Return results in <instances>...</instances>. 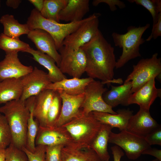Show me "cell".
Wrapping results in <instances>:
<instances>
[{
    "label": "cell",
    "instance_id": "6da1fadb",
    "mask_svg": "<svg viewBox=\"0 0 161 161\" xmlns=\"http://www.w3.org/2000/svg\"><path fill=\"white\" fill-rule=\"evenodd\" d=\"M80 48L86 57L85 72L88 77L101 80L103 85L114 83L116 63L114 48L100 31Z\"/></svg>",
    "mask_w": 161,
    "mask_h": 161
},
{
    "label": "cell",
    "instance_id": "7a4b0ae2",
    "mask_svg": "<svg viewBox=\"0 0 161 161\" xmlns=\"http://www.w3.org/2000/svg\"><path fill=\"white\" fill-rule=\"evenodd\" d=\"M10 131L11 143L22 149L26 147L28 120L30 112L25 101L20 99L8 102L0 107Z\"/></svg>",
    "mask_w": 161,
    "mask_h": 161
},
{
    "label": "cell",
    "instance_id": "3957f363",
    "mask_svg": "<svg viewBox=\"0 0 161 161\" xmlns=\"http://www.w3.org/2000/svg\"><path fill=\"white\" fill-rule=\"evenodd\" d=\"M150 27L148 23L142 27L130 26L127 28V32L125 34L112 33L115 46L122 49L121 55L116 61V69L120 68L130 60L141 56L140 47L145 41L142 37Z\"/></svg>",
    "mask_w": 161,
    "mask_h": 161
},
{
    "label": "cell",
    "instance_id": "277c9868",
    "mask_svg": "<svg viewBox=\"0 0 161 161\" xmlns=\"http://www.w3.org/2000/svg\"><path fill=\"white\" fill-rule=\"evenodd\" d=\"M103 125L92 112L74 118L61 126L69 134L75 148H81L90 147Z\"/></svg>",
    "mask_w": 161,
    "mask_h": 161
},
{
    "label": "cell",
    "instance_id": "5b68a950",
    "mask_svg": "<svg viewBox=\"0 0 161 161\" xmlns=\"http://www.w3.org/2000/svg\"><path fill=\"white\" fill-rule=\"evenodd\" d=\"M88 17L78 21L61 24L43 17L35 8L33 9L26 24L30 30L38 29L48 32L53 38L58 50L62 46L64 39L77 30Z\"/></svg>",
    "mask_w": 161,
    "mask_h": 161
},
{
    "label": "cell",
    "instance_id": "8992f818",
    "mask_svg": "<svg viewBox=\"0 0 161 161\" xmlns=\"http://www.w3.org/2000/svg\"><path fill=\"white\" fill-rule=\"evenodd\" d=\"M158 53L154 54L151 58H142L133 66V70L124 82L131 81L132 93L136 92L152 78L160 75L161 59Z\"/></svg>",
    "mask_w": 161,
    "mask_h": 161
},
{
    "label": "cell",
    "instance_id": "52a82bcc",
    "mask_svg": "<svg viewBox=\"0 0 161 161\" xmlns=\"http://www.w3.org/2000/svg\"><path fill=\"white\" fill-rule=\"evenodd\" d=\"M109 143L123 149L128 158L132 160L138 159L144 150L151 147L146 142L144 137L127 130L122 131L118 133L111 131L109 135Z\"/></svg>",
    "mask_w": 161,
    "mask_h": 161
},
{
    "label": "cell",
    "instance_id": "ba28073f",
    "mask_svg": "<svg viewBox=\"0 0 161 161\" xmlns=\"http://www.w3.org/2000/svg\"><path fill=\"white\" fill-rule=\"evenodd\" d=\"M104 85L101 81L94 79L86 86L84 99L81 107L82 114H87L94 111L117 114L103 99V94L108 90Z\"/></svg>",
    "mask_w": 161,
    "mask_h": 161
},
{
    "label": "cell",
    "instance_id": "9c48e42d",
    "mask_svg": "<svg viewBox=\"0 0 161 161\" xmlns=\"http://www.w3.org/2000/svg\"><path fill=\"white\" fill-rule=\"evenodd\" d=\"M58 51L60 56L59 68L61 72L72 78H80L85 72L86 64L83 50L80 48L74 50L62 46Z\"/></svg>",
    "mask_w": 161,
    "mask_h": 161
},
{
    "label": "cell",
    "instance_id": "30bf717a",
    "mask_svg": "<svg viewBox=\"0 0 161 161\" xmlns=\"http://www.w3.org/2000/svg\"><path fill=\"white\" fill-rule=\"evenodd\" d=\"M100 16L99 13L89 16L86 21L66 38L62 46L77 50L89 42L99 30V19Z\"/></svg>",
    "mask_w": 161,
    "mask_h": 161
},
{
    "label": "cell",
    "instance_id": "8fae6325",
    "mask_svg": "<svg viewBox=\"0 0 161 161\" xmlns=\"http://www.w3.org/2000/svg\"><path fill=\"white\" fill-rule=\"evenodd\" d=\"M21 78L23 91L20 99L24 101L37 95L52 83L48 73L36 66L32 72Z\"/></svg>",
    "mask_w": 161,
    "mask_h": 161
},
{
    "label": "cell",
    "instance_id": "7c38bea8",
    "mask_svg": "<svg viewBox=\"0 0 161 161\" xmlns=\"http://www.w3.org/2000/svg\"><path fill=\"white\" fill-rule=\"evenodd\" d=\"M35 145H63L75 147L69 134L64 127L39 126L35 140Z\"/></svg>",
    "mask_w": 161,
    "mask_h": 161
},
{
    "label": "cell",
    "instance_id": "4fadbf2b",
    "mask_svg": "<svg viewBox=\"0 0 161 161\" xmlns=\"http://www.w3.org/2000/svg\"><path fill=\"white\" fill-rule=\"evenodd\" d=\"M58 91L62 99V105L60 116L54 126H61L82 114L81 107L84 99V93L72 95L61 90Z\"/></svg>",
    "mask_w": 161,
    "mask_h": 161
},
{
    "label": "cell",
    "instance_id": "5bb4252c",
    "mask_svg": "<svg viewBox=\"0 0 161 161\" xmlns=\"http://www.w3.org/2000/svg\"><path fill=\"white\" fill-rule=\"evenodd\" d=\"M33 69L32 66H25L21 63L18 52L6 53L4 58L0 61V81L8 78H21Z\"/></svg>",
    "mask_w": 161,
    "mask_h": 161
},
{
    "label": "cell",
    "instance_id": "9a60e30c",
    "mask_svg": "<svg viewBox=\"0 0 161 161\" xmlns=\"http://www.w3.org/2000/svg\"><path fill=\"white\" fill-rule=\"evenodd\" d=\"M27 36L34 43L37 50L52 58L59 67L60 55L56 49L55 41L50 34L44 30L37 29L30 30Z\"/></svg>",
    "mask_w": 161,
    "mask_h": 161
},
{
    "label": "cell",
    "instance_id": "2e32d148",
    "mask_svg": "<svg viewBox=\"0 0 161 161\" xmlns=\"http://www.w3.org/2000/svg\"><path fill=\"white\" fill-rule=\"evenodd\" d=\"M159 125L151 116L149 110L140 107L137 113L130 118L126 130L145 137Z\"/></svg>",
    "mask_w": 161,
    "mask_h": 161
},
{
    "label": "cell",
    "instance_id": "e0dca14e",
    "mask_svg": "<svg viewBox=\"0 0 161 161\" xmlns=\"http://www.w3.org/2000/svg\"><path fill=\"white\" fill-rule=\"evenodd\" d=\"M155 80V78L151 79L133 93L128 99V106L136 104L140 108L149 110L156 98L161 96V89L156 87Z\"/></svg>",
    "mask_w": 161,
    "mask_h": 161
},
{
    "label": "cell",
    "instance_id": "ac0fdd59",
    "mask_svg": "<svg viewBox=\"0 0 161 161\" xmlns=\"http://www.w3.org/2000/svg\"><path fill=\"white\" fill-rule=\"evenodd\" d=\"M55 91L46 89L34 97L32 114L39 126L47 127V114Z\"/></svg>",
    "mask_w": 161,
    "mask_h": 161
},
{
    "label": "cell",
    "instance_id": "d6986e66",
    "mask_svg": "<svg viewBox=\"0 0 161 161\" xmlns=\"http://www.w3.org/2000/svg\"><path fill=\"white\" fill-rule=\"evenodd\" d=\"M112 114L108 112L94 111L92 112L95 118L103 124L116 127L120 131L126 130L128 124L133 111L129 109H120Z\"/></svg>",
    "mask_w": 161,
    "mask_h": 161
},
{
    "label": "cell",
    "instance_id": "ffe728a7",
    "mask_svg": "<svg viewBox=\"0 0 161 161\" xmlns=\"http://www.w3.org/2000/svg\"><path fill=\"white\" fill-rule=\"evenodd\" d=\"M89 0H68L66 6L60 12L59 20L73 22L82 20L89 11Z\"/></svg>",
    "mask_w": 161,
    "mask_h": 161
},
{
    "label": "cell",
    "instance_id": "44dd1931",
    "mask_svg": "<svg viewBox=\"0 0 161 161\" xmlns=\"http://www.w3.org/2000/svg\"><path fill=\"white\" fill-rule=\"evenodd\" d=\"M94 79L89 77L82 78H66L58 82L51 83L46 89L61 90L68 95H76L84 93L86 86Z\"/></svg>",
    "mask_w": 161,
    "mask_h": 161
},
{
    "label": "cell",
    "instance_id": "7402d4cb",
    "mask_svg": "<svg viewBox=\"0 0 161 161\" xmlns=\"http://www.w3.org/2000/svg\"><path fill=\"white\" fill-rule=\"evenodd\" d=\"M111 86V89L107 90L103 95L106 103L112 108L119 105L127 106L128 99L133 93L131 81L124 82L123 84L118 86Z\"/></svg>",
    "mask_w": 161,
    "mask_h": 161
},
{
    "label": "cell",
    "instance_id": "603a6c76",
    "mask_svg": "<svg viewBox=\"0 0 161 161\" xmlns=\"http://www.w3.org/2000/svg\"><path fill=\"white\" fill-rule=\"evenodd\" d=\"M24 52L31 54L35 61L47 69L48 75L52 83L58 82L67 78L56 64L54 60L49 55L30 47Z\"/></svg>",
    "mask_w": 161,
    "mask_h": 161
},
{
    "label": "cell",
    "instance_id": "cb8c5ba5",
    "mask_svg": "<svg viewBox=\"0 0 161 161\" xmlns=\"http://www.w3.org/2000/svg\"><path fill=\"white\" fill-rule=\"evenodd\" d=\"M21 78H8L0 82V104L20 99L22 93Z\"/></svg>",
    "mask_w": 161,
    "mask_h": 161
},
{
    "label": "cell",
    "instance_id": "d4e9b609",
    "mask_svg": "<svg viewBox=\"0 0 161 161\" xmlns=\"http://www.w3.org/2000/svg\"><path fill=\"white\" fill-rule=\"evenodd\" d=\"M61 161H101L90 147L77 148L64 146L61 150Z\"/></svg>",
    "mask_w": 161,
    "mask_h": 161
},
{
    "label": "cell",
    "instance_id": "484cf974",
    "mask_svg": "<svg viewBox=\"0 0 161 161\" xmlns=\"http://www.w3.org/2000/svg\"><path fill=\"white\" fill-rule=\"evenodd\" d=\"M113 128L103 124L99 132L91 143L90 147L97 154L101 161H109L110 156L108 151V144L110 133Z\"/></svg>",
    "mask_w": 161,
    "mask_h": 161
},
{
    "label": "cell",
    "instance_id": "4316f807",
    "mask_svg": "<svg viewBox=\"0 0 161 161\" xmlns=\"http://www.w3.org/2000/svg\"><path fill=\"white\" fill-rule=\"evenodd\" d=\"M0 22L4 27L3 33L10 37L19 38L23 34H27L30 31L27 25L20 23L13 15L6 14L0 18Z\"/></svg>",
    "mask_w": 161,
    "mask_h": 161
},
{
    "label": "cell",
    "instance_id": "83f0119b",
    "mask_svg": "<svg viewBox=\"0 0 161 161\" xmlns=\"http://www.w3.org/2000/svg\"><path fill=\"white\" fill-rule=\"evenodd\" d=\"M68 0H44L43 8L40 12L44 18L60 23L59 15L66 5Z\"/></svg>",
    "mask_w": 161,
    "mask_h": 161
},
{
    "label": "cell",
    "instance_id": "f1b7e54d",
    "mask_svg": "<svg viewBox=\"0 0 161 161\" xmlns=\"http://www.w3.org/2000/svg\"><path fill=\"white\" fill-rule=\"evenodd\" d=\"M30 47L28 44L21 41L19 38L10 37L3 33L0 35V49L5 53L24 52Z\"/></svg>",
    "mask_w": 161,
    "mask_h": 161
},
{
    "label": "cell",
    "instance_id": "f546056e",
    "mask_svg": "<svg viewBox=\"0 0 161 161\" xmlns=\"http://www.w3.org/2000/svg\"><path fill=\"white\" fill-rule=\"evenodd\" d=\"M30 114L27 128L26 148L28 150L33 152L35 149V140L39 128V124L34 118L32 114L33 105L27 106Z\"/></svg>",
    "mask_w": 161,
    "mask_h": 161
},
{
    "label": "cell",
    "instance_id": "4dcf8cb0",
    "mask_svg": "<svg viewBox=\"0 0 161 161\" xmlns=\"http://www.w3.org/2000/svg\"><path fill=\"white\" fill-rule=\"evenodd\" d=\"M62 99L58 91H55L47 115V126L54 127L61 113Z\"/></svg>",
    "mask_w": 161,
    "mask_h": 161
},
{
    "label": "cell",
    "instance_id": "1f68e13d",
    "mask_svg": "<svg viewBox=\"0 0 161 161\" xmlns=\"http://www.w3.org/2000/svg\"><path fill=\"white\" fill-rule=\"evenodd\" d=\"M131 3H134L141 5L148 10L153 19V26L157 22L159 15L161 13V0H128Z\"/></svg>",
    "mask_w": 161,
    "mask_h": 161
},
{
    "label": "cell",
    "instance_id": "d6a6232c",
    "mask_svg": "<svg viewBox=\"0 0 161 161\" xmlns=\"http://www.w3.org/2000/svg\"><path fill=\"white\" fill-rule=\"evenodd\" d=\"M11 142V135L7 120L0 114V148L6 149Z\"/></svg>",
    "mask_w": 161,
    "mask_h": 161
},
{
    "label": "cell",
    "instance_id": "836d02e7",
    "mask_svg": "<svg viewBox=\"0 0 161 161\" xmlns=\"http://www.w3.org/2000/svg\"><path fill=\"white\" fill-rule=\"evenodd\" d=\"M5 160L6 161H28L26 153L10 143L5 149Z\"/></svg>",
    "mask_w": 161,
    "mask_h": 161
},
{
    "label": "cell",
    "instance_id": "e575fe53",
    "mask_svg": "<svg viewBox=\"0 0 161 161\" xmlns=\"http://www.w3.org/2000/svg\"><path fill=\"white\" fill-rule=\"evenodd\" d=\"M22 150L26 153L28 161H46L45 145H36L35 150L33 152L29 151L25 147Z\"/></svg>",
    "mask_w": 161,
    "mask_h": 161
},
{
    "label": "cell",
    "instance_id": "d590c367",
    "mask_svg": "<svg viewBox=\"0 0 161 161\" xmlns=\"http://www.w3.org/2000/svg\"><path fill=\"white\" fill-rule=\"evenodd\" d=\"M64 146L63 145H46V161H61V150Z\"/></svg>",
    "mask_w": 161,
    "mask_h": 161
},
{
    "label": "cell",
    "instance_id": "8d00e7d4",
    "mask_svg": "<svg viewBox=\"0 0 161 161\" xmlns=\"http://www.w3.org/2000/svg\"><path fill=\"white\" fill-rule=\"evenodd\" d=\"M150 145H161V126H159L144 137Z\"/></svg>",
    "mask_w": 161,
    "mask_h": 161
},
{
    "label": "cell",
    "instance_id": "74e56055",
    "mask_svg": "<svg viewBox=\"0 0 161 161\" xmlns=\"http://www.w3.org/2000/svg\"><path fill=\"white\" fill-rule=\"evenodd\" d=\"M101 3L107 4L111 11L112 12L117 10V6L121 9L124 8L126 7L123 2L119 0H94L92 4L93 6L96 7Z\"/></svg>",
    "mask_w": 161,
    "mask_h": 161
},
{
    "label": "cell",
    "instance_id": "f35d334b",
    "mask_svg": "<svg viewBox=\"0 0 161 161\" xmlns=\"http://www.w3.org/2000/svg\"><path fill=\"white\" fill-rule=\"evenodd\" d=\"M159 36H161V13L159 15L157 22L152 26L150 35L145 41H149L152 38L156 39Z\"/></svg>",
    "mask_w": 161,
    "mask_h": 161
},
{
    "label": "cell",
    "instance_id": "ab89813d",
    "mask_svg": "<svg viewBox=\"0 0 161 161\" xmlns=\"http://www.w3.org/2000/svg\"><path fill=\"white\" fill-rule=\"evenodd\" d=\"M142 154L149 155L156 157L161 161V150L155 148H152L151 147L145 149L142 153Z\"/></svg>",
    "mask_w": 161,
    "mask_h": 161
},
{
    "label": "cell",
    "instance_id": "60d3db41",
    "mask_svg": "<svg viewBox=\"0 0 161 161\" xmlns=\"http://www.w3.org/2000/svg\"><path fill=\"white\" fill-rule=\"evenodd\" d=\"M113 155L114 161H120L121 158L124 155V153L122 149L116 145L111 148Z\"/></svg>",
    "mask_w": 161,
    "mask_h": 161
},
{
    "label": "cell",
    "instance_id": "b9f144b4",
    "mask_svg": "<svg viewBox=\"0 0 161 161\" xmlns=\"http://www.w3.org/2000/svg\"><path fill=\"white\" fill-rule=\"evenodd\" d=\"M28 1L34 6L36 10L40 12H41L43 7L44 0H29Z\"/></svg>",
    "mask_w": 161,
    "mask_h": 161
},
{
    "label": "cell",
    "instance_id": "7bdbcfd3",
    "mask_svg": "<svg viewBox=\"0 0 161 161\" xmlns=\"http://www.w3.org/2000/svg\"><path fill=\"white\" fill-rule=\"evenodd\" d=\"M21 2L20 0H7L6 1V5L13 9H16Z\"/></svg>",
    "mask_w": 161,
    "mask_h": 161
},
{
    "label": "cell",
    "instance_id": "ee69618b",
    "mask_svg": "<svg viewBox=\"0 0 161 161\" xmlns=\"http://www.w3.org/2000/svg\"><path fill=\"white\" fill-rule=\"evenodd\" d=\"M5 160V149L0 148V161Z\"/></svg>",
    "mask_w": 161,
    "mask_h": 161
},
{
    "label": "cell",
    "instance_id": "f6af8a7d",
    "mask_svg": "<svg viewBox=\"0 0 161 161\" xmlns=\"http://www.w3.org/2000/svg\"><path fill=\"white\" fill-rule=\"evenodd\" d=\"M151 161H160L159 160H158L157 159H155L153 160H151Z\"/></svg>",
    "mask_w": 161,
    "mask_h": 161
},
{
    "label": "cell",
    "instance_id": "bcb514c9",
    "mask_svg": "<svg viewBox=\"0 0 161 161\" xmlns=\"http://www.w3.org/2000/svg\"><path fill=\"white\" fill-rule=\"evenodd\" d=\"M1 6V1L0 0V7Z\"/></svg>",
    "mask_w": 161,
    "mask_h": 161
},
{
    "label": "cell",
    "instance_id": "7dc6e473",
    "mask_svg": "<svg viewBox=\"0 0 161 161\" xmlns=\"http://www.w3.org/2000/svg\"><path fill=\"white\" fill-rule=\"evenodd\" d=\"M1 114V113H0V114Z\"/></svg>",
    "mask_w": 161,
    "mask_h": 161
},
{
    "label": "cell",
    "instance_id": "c3c4849f",
    "mask_svg": "<svg viewBox=\"0 0 161 161\" xmlns=\"http://www.w3.org/2000/svg\"><path fill=\"white\" fill-rule=\"evenodd\" d=\"M5 161H6V160H5Z\"/></svg>",
    "mask_w": 161,
    "mask_h": 161
},
{
    "label": "cell",
    "instance_id": "681fc988",
    "mask_svg": "<svg viewBox=\"0 0 161 161\" xmlns=\"http://www.w3.org/2000/svg\"></svg>",
    "mask_w": 161,
    "mask_h": 161
}]
</instances>
